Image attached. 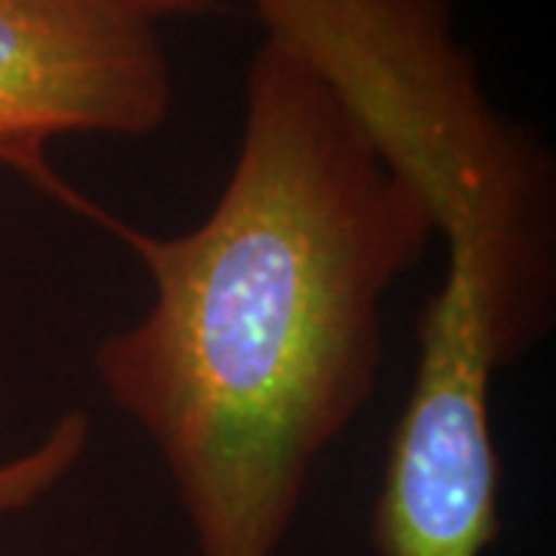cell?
I'll return each instance as SVG.
<instances>
[{"label":"cell","instance_id":"obj_2","mask_svg":"<svg viewBox=\"0 0 556 556\" xmlns=\"http://www.w3.org/2000/svg\"><path fill=\"white\" fill-rule=\"evenodd\" d=\"M424 199L445 276L371 510L378 556H485L501 535L497 375L556 321V167L489 100L452 0H244Z\"/></svg>","mask_w":556,"mask_h":556},{"label":"cell","instance_id":"obj_3","mask_svg":"<svg viewBox=\"0 0 556 556\" xmlns=\"http://www.w3.org/2000/svg\"><path fill=\"white\" fill-rule=\"evenodd\" d=\"M159 22L137 0H0V170L87 219L97 201L50 164L47 146L159 134L174 109Z\"/></svg>","mask_w":556,"mask_h":556},{"label":"cell","instance_id":"obj_5","mask_svg":"<svg viewBox=\"0 0 556 556\" xmlns=\"http://www.w3.org/2000/svg\"><path fill=\"white\" fill-rule=\"evenodd\" d=\"M142 3L155 20L164 16H179V13H204V10H214L219 0H137Z\"/></svg>","mask_w":556,"mask_h":556},{"label":"cell","instance_id":"obj_4","mask_svg":"<svg viewBox=\"0 0 556 556\" xmlns=\"http://www.w3.org/2000/svg\"><path fill=\"white\" fill-rule=\"evenodd\" d=\"M90 417L72 408L20 455L0 464V514H16L50 495L60 482L78 470L90 448Z\"/></svg>","mask_w":556,"mask_h":556},{"label":"cell","instance_id":"obj_1","mask_svg":"<svg viewBox=\"0 0 556 556\" xmlns=\"http://www.w3.org/2000/svg\"><path fill=\"white\" fill-rule=\"evenodd\" d=\"M152 285L97 343L112 408L152 442L199 556H278L321 455L375 396L383 303L437 239L408 179L325 80L266 38L232 170L201 223L155 236L93 204Z\"/></svg>","mask_w":556,"mask_h":556}]
</instances>
